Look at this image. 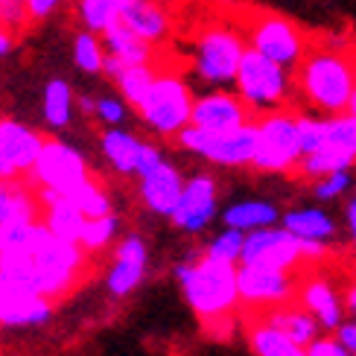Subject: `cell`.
Returning <instances> with one entry per match:
<instances>
[{"label": "cell", "instance_id": "27", "mask_svg": "<svg viewBox=\"0 0 356 356\" xmlns=\"http://www.w3.org/2000/svg\"><path fill=\"white\" fill-rule=\"evenodd\" d=\"M260 316L269 321V324H275L280 333H286L292 342H298L301 348L313 345L318 336H324L321 324H318L313 316H309L298 301L284 304V307H275V309H266V313H260Z\"/></svg>", "mask_w": 356, "mask_h": 356}, {"label": "cell", "instance_id": "31", "mask_svg": "<svg viewBox=\"0 0 356 356\" xmlns=\"http://www.w3.org/2000/svg\"><path fill=\"white\" fill-rule=\"evenodd\" d=\"M353 164H356V161H353L348 152L336 149V146H324V149H318V152H313V155H304L295 172L313 184V181H318V178H324V175L348 172V170H353Z\"/></svg>", "mask_w": 356, "mask_h": 356}, {"label": "cell", "instance_id": "18", "mask_svg": "<svg viewBox=\"0 0 356 356\" xmlns=\"http://www.w3.org/2000/svg\"><path fill=\"white\" fill-rule=\"evenodd\" d=\"M184 184H187V178L181 175V170L170 164V161H164V164L152 170L149 175L138 178V196L146 211L170 219L172 211L178 207V199H181V193H184Z\"/></svg>", "mask_w": 356, "mask_h": 356}, {"label": "cell", "instance_id": "20", "mask_svg": "<svg viewBox=\"0 0 356 356\" xmlns=\"http://www.w3.org/2000/svg\"><path fill=\"white\" fill-rule=\"evenodd\" d=\"M38 202H41V222L47 225L50 234H56L58 240H67V243H82L88 216L76 204L53 190H38Z\"/></svg>", "mask_w": 356, "mask_h": 356}, {"label": "cell", "instance_id": "10", "mask_svg": "<svg viewBox=\"0 0 356 356\" xmlns=\"http://www.w3.org/2000/svg\"><path fill=\"white\" fill-rule=\"evenodd\" d=\"M88 178L94 175L88 170L85 155L62 138H47L33 172H29V181L35 184V190H53L58 196H70Z\"/></svg>", "mask_w": 356, "mask_h": 356}, {"label": "cell", "instance_id": "15", "mask_svg": "<svg viewBox=\"0 0 356 356\" xmlns=\"http://www.w3.org/2000/svg\"><path fill=\"white\" fill-rule=\"evenodd\" d=\"M149 272V248L140 234H123L114 245V257L106 275V289L111 298H129L135 295Z\"/></svg>", "mask_w": 356, "mask_h": 356}, {"label": "cell", "instance_id": "12", "mask_svg": "<svg viewBox=\"0 0 356 356\" xmlns=\"http://www.w3.org/2000/svg\"><path fill=\"white\" fill-rule=\"evenodd\" d=\"M304 263V248L295 234L284 225L260 228L245 234V248L240 266H260V269H280V272H298Z\"/></svg>", "mask_w": 356, "mask_h": 356}, {"label": "cell", "instance_id": "48", "mask_svg": "<svg viewBox=\"0 0 356 356\" xmlns=\"http://www.w3.org/2000/svg\"><path fill=\"white\" fill-rule=\"evenodd\" d=\"M15 44H18V35H15L12 29L0 21V58H6L15 50Z\"/></svg>", "mask_w": 356, "mask_h": 356}, {"label": "cell", "instance_id": "16", "mask_svg": "<svg viewBox=\"0 0 356 356\" xmlns=\"http://www.w3.org/2000/svg\"><path fill=\"white\" fill-rule=\"evenodd\" d=\"M257 117L240 99L234 88H216V91H202L196 94V106H193V123L204 131H234L248 123H254Z\"/></svg>", "mask_w": 356, "mask_h": 356}, {"label": "cell", "instance_id": "53", "mask_svg": "<svg viewBox=\"0 0 356 356\" xmlns=\"http://www.w3.org/2000/svg\"><path fill=\"white\" fill-rule=\"evenodd\" d=\"M348 114L356 117V91H353V97H350V108H348Z\"/></svg>", "mask_w": 356, "mask_h": 356}, {"label": "cell", "instance_id": "32", "mask_svg": "<svg viewBox=\"0 0 356 356\" xmlns=\"http://www.w3.org/2000/svg\"><path fill=\"white\" fill-rule=\"evenodd\" d=\"M106 44H102V35L88 33V29H79L73 35V65H76L88 76H99L102 67H106Z\"/></svg>", "mask_w": 356, "mask_h": 356}, {"label": "cell", "instance_id": "25", "mask_svg": "<svg viewBox=\"0 0 356 356\" xmlns=\"http://www.w3.org/2000/svg\"><path fill=\"white\" fill-rule=\"evenodd\" d=\"M140 138L129 129H106L99 135V152L106 164L123 178H135L138 170V155H140Z\"/></svg>", "mask_w": 356, "mask_h": 356}, {"label": "cell", "instance_id": "43", "mask_svg": "<svg viewBox=\"0 0 356 356\" xmlns=\"http://www.w3.org/2000/svg\"><path fill=\"white\" fill-rule=\"evenodd\" d=\"M164 152H161V146L158 143H149V140H143L140 143V155H138V170H135V178H143V175H149L152 170H158L161 164H164Z\"/></svg>", "mask_w": 356, "mask_h": 356}, {"label": "cell", "instance_id": "46", "mask_svg": "<svg viewBox=\"0 0 356 356\" xmlns=\"http://www.w3.org/2000/svg\"><path fill=\"white\" fill-rule=\"evenodd\" d=\"M333 336L345 345V350H348L350 356H356V318H345L342 324H339V330H336Z\"/></svg>", "mask_w": 356, "mask_h": 356}, {"label": "cell", "instance_id": "22", "mask_svg": "<svg viewBox=\"0 0 356 356\" xmlns=\"http://www.w3.org/2000/svg\"><path fill=\"white\" fill-rule=\"evenodd\" d=\"M56 313V301L44 298V295H33V292H21L12 286L9 304L3 309V318H0V327L9 330H24V327H41L47 324Z\"/></svg>", "mask_w": 356, "mask_h": 356}, {"label": "cell", "instance_id": "6", "mask_svg": "<svg viewBox=\"0 0 356 356\" xmlns=\"http://www.w3.org/2000/svg\"><path fill=\"white\" fill-rule=\"evenodd\" d=\"M234 91L251 108V114L263 117L280 108H289L295 97V73L248 47L243 56L240 73H236Z\"/></svg>", "mask_w": 356, "mask_h": 356}, {"label": "cell", "instance_id": "45", "mask_svg": "<svg viewBox=\"0 0 356 356\" xmlns=\"http://www.w3.org/2000/svg\"><path fill=\"white\" fill-rule=\"evenodd\" d=\"M67 3V0H26V12H29V24H41L53 18V15L58 12Z\"/></svg>", "mask_w": 356, "mask_h": 356}, {"label": "cell", "instance_id": "26", "mask_svg": "<svg viewBox=\"0 0 356 356\" xmlns=\"http://www.w3.org/2000/svg\"><path fill=\"white\" fill-rule=\"evenodd\" d=\"M76 91L70 88L67 79L62 76H53L47 79L41 91V117H44V126L50 131H65L73 117H76Z\"/></svg>", "mask_w": 356, "mask_h": 356}, {"label": "cell", "instance_id": "21", "mask_svg": "<svg viewBox=\"0 0 356 356\" xmlns=\"http://www.w3.org/2000/svg\"><path fill=\"white\" fill-rule=\"evenodd\" d=\"M280 225H284L289 234L298 236V240H304V243H324V245H330L333 236L339 234V225H336L333 213L327 211V207H321V204L289 207V211H284Z\"/></svg>", "mask_w": 356, "mask_h": 356}, {"label": "cell", "instance_id": "28", "mask_svg": "<svg viewBox=\"0 0 356 356\" xmlns=\"http://www.w3.org/2000/svg\"><path fill=\"white\" fill-rule=\"evenodd\" d=\"M245 339H248V348L254 356H307V348L292 342L286 333H280L275 324H269L263 316L248 321Z\"/></svg>", "mask_w": 356, "mask_h": 356}, {"label": "cell", "instance_id": "13", "mask_svg": "<svg viewBox=\"0 0 356 356\" xmlns=\"http://www.w3.org/2000/svg\"><path fill=\"white\" fill-rule=\"evenodd\" d=\"M219 219V184L211 172H196L187 178L170 222L184 234H202Z\"/></svg>", "mask_w": 356, "mask_h": 356}, {"label": "cell", "instance_id": "36", "mask_svg": "<svg viewBox=\"0 0 356 356\" xmlns=\"http://www.w3.org/2000/svg\"><path fill=\"white\" fill-rule=\"evenodd\" d=\"M243 248H245V234L234 231V228H222L219 234H213L211 240L202 245L204 257L219 260V263H231V266H240Z\"/></svg>", "mask_w": 356, "mask_h": 356}, {"label": "cell", "instance_id": "14", "mask_svg": "<svg viewBox=\"0 0 356 356\" xmlns=\"http://www.w3.org/2000/svg\"><path fill=\"white\" fill-rule=\"evenodd\" d=\"M47 138L12 117H0V178H29Z\"/></svg>", "mask_w": 356, "mask_h": 356}, {"label": "cell", "instance_id": "3", "mask_svg": "<svg viewBox=\"0 0 356 356\" xmlns=\"http://www.w3.org/2000/svg\"><path fill=\"white\" fill-rule=\"evenodd\" d=\"M240 266L219 263L204 257V251L196 248L175 266V280L181 286L187 307L196 318L211 327L216 321H228L240 304Z\"/></svg>", "mask_w": 356, "mask_h": 356}, {"label": "cell", "instance_id": "37", "mask_svg": "<svg viewBox=\"0 0 356 356\" xmlns=\"http://www.w3.org/2000/svg\"><path fill=\"white\" fill-rule=\"evenodd\" d=\"M353 172H333V175H324L318 178V181L309 184V190H313V196L318 204H330V202H339V199H348L353 193Z\"/></svg>", "mask_w": 356, "mask_h": 356}, {"label": "cell", "instance_id": "34", "mask_svg": "<svg viewBox=\"0 0 356 356\" xmlns=\"http://www.w3.org/2000/svg\"><path fill=\"white\" fill-rule=\"evenodd\" d=\"M120 236V216L117 213H108V216H99V219H88L85 225V234H82V248L88 257L94 254H102L106 248H111Z\"/></svg>", "mask_w": 356, "mask_h": 356}, {"label": "cell", "instance_id": "5", "mask_svg": "<svg viewBox=\"0 0 356 356\" xmlns=\"http://www.w3.org/2000/svg\"><path fill=\"white\" fill-rule=\"evenodd\" d=\"M193 106H196V91L184 73L158 70L155 85L135 114L155 138L175 140L193 123Z\"/></svg>", "mask_w": 356, "mask_h": 356}, {"label": "cell", "instance_id": "50", "mask_svg": "<svg viewBox=\"0 0 356 356\" xmlns=\"http://www.w3.org/2000/svg\"><path fill=\"white\" fill-rule=\"evenodd\" d=\"M342 295H345V309H348V318H356V280H350L348 289H345Z\"/></svg>", "mask_w": 356, "mask_h": 356}, {"label": "cell", "instance_id": "7", "mask_svg": "<svg viewBox=\"0 0 356 356\" xmlns=\"http://www.w3.org/2000/svg\"><path fill=\"white\" fill-rule=\"evenodd\" d=\"M243 33H245V41L251 50H257L260 56L284 65L292 73L298 70L307 53L313 50L309 35L298 24L286 18V15L269 12V9H251L243 21Z\"/></svg>", "mask_w": 356, "mask_h": 356}, {"label": "cell", "instance_id": "51", "mask_svg": "<svg viewBox=\"0 0 356 356\" xmlns=\"http://www.w3.org/2000/svg\"><path fill=\"white\" fill-rule=\"evenodd\" d=\"M9 295H12V286H9V280L0 275V318H3V309L9 304Z\"/></svg>", "mask_w": 356, "mask_h": 356}, {"label": "cell", "instance_id": "11", "mask_svg": "<svg viewBox=\"0 0 356 356\" xmlns=\"http://www.w3.org/2000/svg\"><path fill=\"white\" fill-rule=\"evenodd\" d=\"M240 304L248 309H257V316L266 309L284 307L298 301V272H280V269H260V266H240Z\"/></svg>", "mask_w": 356, "mask_h": 356}, {"label": "cell", "instance_id": "30", "mask_svg": "<svg viewBox=\"0 0 356 356\" xmlns=\"http://www.w3.org/2000/svg\"><path fill=\"white\" fill-rule=\"evenodd\" d=\"M126 0H73V12L82 29L97 35H106L111 26L123 24Z\"/></svg>", "mask_w": 356, "mask_h": 356}, {"label": "cell", "instance_id": "29", "mask_svg": "<svg viewBox=\"0 0 356 356\" xmlns=\"http://www.w3.org/2000/svg\"><path fill=\"white\" fill-rule=\"evenodd\" d=\"M102 44H106V53L120 58L126 67H138V65H155V47L146 44L143 38H138L126 24L111 26L106 35H102Z\"/></svg>", "mask_w": 356, "mask_h": 356}, {"label": "cell", "instance_id": "19", "mask_svg": "<svg viewBox=\"0 0 356 356\" xmlns=\"http://www.w3.org/2000/svg\"><path fill=\"white\" fill-rule=\"evenodd\" d=\"M123 24L138 38H143L146 44L161 47V44H167L172 38L175 15H172V9L155 3V0H126V6H123Z\"/></svg>", "mask_w": 356, "mask_h": 356}, {"label": "cell", "instance_id": "2", "mask_svg": "<svg viewBox=\"0 0 356 356\" xmlns=\"http://www.w3.org/2000/svg\"><path fill=\"white\" fill-rule=\"evenodd\" d=\"M356 91V53L345 44H318L307 53V58L295 70V94L304 99V106L321 114L336 117L348 114L350 97Z\"/></svg>", "mask_w": 356, "mask_h": 356}, {"label": "cell", "instance_id": "8", "mask_svg": "<svg viewBox=\"0 0 356 356\" xmlns=\"http://www.w3.org/2000/svg\"><path fill=\"white\" fill-rule=\"evenodd\" d=\"M175 143L181 152L196 155L213 167L240 170V167H254L260 138H257V123H248L234 131H204L196 126H187L175 138Z\"/></svg>", "mask_w": 356, "mask_h": 356}, {"label": "cell", "instance_id": "49", "mask_svg": "<svg viewBox=\"0 0 356 356\" xmlns=\"http://www.w3.org/2000/svg\"><path fill=\"white\" fill-rule=\"evenodd\" d=\"M76 111L85 114V117H94V114H97V99L88 97V94H79V97H76Z\"/></svg>", "mask_w": 356, "mask_h": 356}, {"label": "cell", "instance_id": "4", "mask_svg": "<svg viewBox=\"0 0 356 356\" xmlns=\"http://www.w3.org/2000/svg\"><path fill=\"white\" fill-rule=\"evenodd\" d=\"M245 50L248 41L243 26H234L225 21L204 24L190 47V76L207 91L234 88Z\"/></svg>", "mask_w": 356, "mask_h": 356}, {"label": "cell", "instance_id": "41", "mask_svg": "<svg viewBox=\"0 0 356 356\" xmlns=\"http://www.w3.org/2000/svg\"><path fill=\"white\" fill-rule=\"evenodd\" d=\"M38 222H29V219L3 222V225H0V254H12V251L24 248L26 240H29V234H33V228L38 225Z\"/></svg>", "mask_w": 356, "mask_h": 356}, {"label": "cell", "instance_id": "33", "mask_svg": "<svg viewBox=\"0 0 356 356\" xmlns=\"http://www.w3.org/2000/svg\"><path fill=\"white\" fill-rule=\"evenodd\" d=\"M155 76L158 70L155 65H138V67H126L120 76H117V94H120L131 108H140V102L146 99V94H149V88L155 85Z\"/></svg>", "mask_w": 356, "mask_h": 356}, {"label": "cell", "instance_id": "40", "mask_svg": "<svg viewBox=\"0 0 356 356\" xmlns=\"http://www.w3.org/2000/svg\"><path fill=\"white\" fill-rule=\"evenodd\" d=\"M129 102L120 97V94H102L97 97V120L106 126V129H120L129 117Z\"/></svg>", "mask_w": 356, "mask_h": 356}, {"label": "cell", "instance_id": "47", "mask_svg": "<svg viewBox=\"0 0 356 356\" xmlns=\"http://www.w3.org/2000/svg\"><path fill=\"white\" fill-rule=\"evenodd\" d=\"M345 231H348L350 245L356 248V187H353V193L345 202Z\"/></svg>", "mask_w": 356, "mask_h": 356}, {"label": "cell", "instance_id": "17", "mask_svg": "<svg viewBox=\"0 0 356 356\" xmlns=\"http://www.w3.org/2000/svg\"><path fill=\"white\" fill-rule=\"evenodd\" d=\"M298 304L313 316L324 333H336L339 324L348 318L345 309V295L336 289L330 277H324L318 272H309L301 277L298 284Z\"/></svg>", "mask_w": 356, "mask_h": 356}, {"label": "cell", "instance_id": "24", "mask_svg": "<svg viewBox=\"0 0 356 356\" xmlns=\"http://www.w3.org/2000/svg\"><path fill=\"white\" fill-rule=\"evenodd\" d=\"M222 228H234V231H243V234H251V231H260V228H272V225H280V207L266 202V199H243V202H234L222 211Z\"/></svg>", "mask_w": 356, "mask_h": 356}, {"label": "cell", "instance_id": "9", "mask_svg": "<svg viewBox=\"0 0 356 356\" xmlns=\"http://www.w3.org/2000/svg\"><path fill=\"white\" fill-rule=\"evenodd\" d=\"M257 158L254 170L269 175H286L295 172L301 164V131H298V111L280 108L272 114L257 117Z\"/></svg>", "mask_w": 356, "mask_h": 356}, {"label": "cell", "instance_id": "44", "mask_svg": "<svg viewBox=\"0 0 356 356\" xmlns=\"http://www.w3.org/2000/svg\"><path fill=\"white\" fill-rule=\"evenodd\" d=\"M307 356H350V353L345 350V345L339 342L333 333H324L313 345H307Z\"/></svg>", "mask_w": 356, "mask_h": 356}, {"label": "cell", "instance_id": "23", "mask_svg": "<svg viewBox=\"0 0 356 356\" xmlns=\"http://www.w3.org/2000/svg\"><path fill=\"white\" fill-rule=\"evenodd\" d=\"M12 219H41L38 190L29 178H0V225Z\"/></svg>", "mask_w": 356, "mask_h": 356}, {"label": "cell", "instance_id": "38", "mask_svg": "<svg viewBox=\"0 0 356 356\" xmlns=\"http://www.w3.org/2000/svg\"><path fill=\"white\" fill-rule=\"evenodd\" d=\"M327 120V146L348 152L356 161V117L353 114H336L324 117Z\"/></svg>", "mask_w": 356, "mask_h": 356}, {"label": "cell", "instance_id": "39", "mask_svg": "<svg viewBox=\"0 0 356 356\" xmlns=\"http://www.w3.org/2000/svg\"><path fill=\"white\" fill-rule=\"evenodd\" d=\"M298 131H301V152L313 155L327 146V120L321 114H304L298 111Z\"/></svg>", "mask_w": 356, "mask_h": 356}, {"label": "cell", "instance_id": "35", "mask_svg": "<svg viewBox=\"0 0 356 356\" xmlns=\"http://www.w3.org/2000/svg\"><path fill=\"white\" fill-rule=\"evenodd\" d=\"M67 199L76 204L88 219H99V216L114 213V211H111V196H108V190L102 187L97 178H88V181H85L82 187L73 190Z\"/></svg>", "mask_w": 356, "mask_h": 356}, {"label": "cell", "instance_id": "52", "mask_svg": "<svg viewBox=\"0 0 356 356\" xmlns=\"http://www.w3.org/2000/svg\"><path fill=\"white\" fill-rule=\"evenodd\" d=\"M155 3H161V6H167V9H175L178 3H184V0H155Z\"/></svg>", "mask_w": 356, "mask_h": 356}, {"label": "cell", "instance_id": "42", "mask_svg": "<svg viewBox=\"0 0 356 356\" xmlns=\"http://www.w3.org/2000/svg\"><path fill=\"white\" fill-rule=\"evenodd\" d=\"M0 21H3L15 35H21L29 26V12L26 0H0Z\"/></svg>", "mask_w": 356, "mask_h": 356}, {"label": "cell", "instance_id": "1", "mask_svg": "<svg viewBox=\"0 0 356 356\" xmlns=\"http://www.w3.org/2000/svg\"><path fill=\"white\" fill-rule=\"evenodd\" d=\"M88 257L79 243L58 240L44 222L33 228L24 248L0 254V275L21 292L62 301L88 277Z\"/></svg>", "mask_w": 356, "mask_h": 356}]
</instances>
